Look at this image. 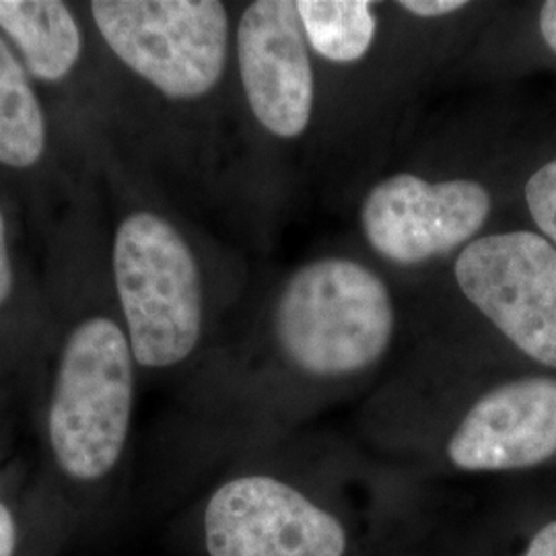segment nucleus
Returning <instances> with one entry per match:
<instances>
[{"instance_id":"1","label":"nucleus","mask_w":556,"mask_h":556,"mask_svg":"<svg viewBox=\"0 0 556 556\" xmlns=\"http://www.w3.org/2000/svg\"><path fill=\"white\" fill-rule=\"evenodd\" d=\"M60 295L43 376V468L36 484L71 538L112 514L132 439L139 367L119 319L105 254Z\"/></svg>"},{"instance_id":"2","label":"nucleus","mask_w":556,"mask_h":556,"mask_svg":"<svg viewBox=\"0 0 556 556\" xmlns=\"http://www.w3.org/2000/svg\"><path fill=\"white\" fill-rule=\"evenodd\" d=\"M105 262L139 374L186 365L204 340L206 285L184 229L153 202L122 190Z\"/></svg>"},{"instance_id":"3","label":"nucleus","mask_w":556,"mask_h":556,"mask_svg":"<svg viewBox=\"0 0 556 556\" xmlns=\"http://www.w3.org/2000/svg\"><path fill=\"white\" fill-rule=\"evenodd\" d=\"M396 326L388 282L346 256L301 264L278 289L270 321L278 355L316 379L369 371L388 355Z\"/></svg>"},{"instance_id":"4","label":"nucleus","mask_w":556,"mask_h":556,"mask_svg":"<svg viewBox=\"0 0 556 556\" xmlns=\"http://www.w3.org/2000/svg\"><path fill=\"white\" fill-rule=\"evenodd\" d=\"M103 59L155 98L197 105L219 91L233 60L231 11L219 0H91Z\"/></svg>"},{"instance_id":"5","label":"nucleus","mask_w":556,"mask_h":556,"mask_svg":"<svg viewBox=\"0 0 556 556\" xmlns=\"http://www.w3.org/2000/svg\"><path fill=\"white\" fill-rule=\"evenodd\" d=\"M454 278L523 355L556 369V248L548 239L532 231L482 236L457 254Z\"/></svg>"},{"instance_id":"6","label":"nucleus","mask_w":556,"mask_h":556,"mask_svg":"<svg viewBox=\"0 0 556 556\" xmlns=\"http://www.w3.org/2000/svg\"><path fill=\"white\" fill-rule=\"evenodd\" d=\"M204 556H346L349 534L334 514L293 484L264 472L220 480L200 511Z\"/></svg>"},{"instance_id":"7","label":"nucleus","mask_w":556,"mask_h":556,"mask_svg":"<svg viewBox=\"0 0 556 556\" xmlns=\"http://www.w3.org/2000/svg\"><path fill=\"white\" fill-rule=\"evenodd\" d=\"M493 211L489 188L475 178L427 179L397 172L365 194L358 225L379 258L415 268L462 252Z\"/></svg>"},{"instance_id":"8","label":"nucleus","mask_w":556,"mask_h":556,"mask_svg":"<svg viewBox=\"0 0 556 556\" xmlns=\"http://www.w3.org/2000/svg\"><path fill=\"white\" fill-rule=\"evenodd\" d=\"M233 62L243 101L277 140L305 137L316 112V68L295 0H254L233 29Z\"/></svg>"},{"instance_id":"9","label":"nucleus","mask_w":556,"mask_h":556,"mask_svg":"<svg viewBox=\"0 0 556 556\" xmlns=\"http://www.w3.org/2000/svg\"><path fill=\"white\" fill-rule=\"evenodd\" d=\"M445 452L462 472L523 470L556 456V378L528 376L484 392Z\"/></svg>"},{"instance_id":"10","label":"nucleus","mask_w":556,"mask_h":556,"mask_svg":"<svg viewBox=\"0 0 556 556\" xmlns=\"http://www.w3.org/2000/svg\"><path fill=\"white\" fill-rule=\"evenodd\" d=\"M0 34L46 100L80 87L101 54L85 7L64 0H0Z\"/></svg>"},{"instance_id":"11","label":"nucleus","mask_w":556,"mask_h":556,"mask_svg":"<svg viewBox=\"0 0 556 556\" xmlns=\"http://www.w3.org/2000/svg\"><path fill=\"white\" fill-rule=\"evenodd\" d=\"M56 147L50 103L0 34V176L23 186L52 178Z\"/></svg>"},{"instance_id":"12","label":"nucleus","mask_w":556,"mask_h":556,"mask_svg":"<svg viewBox=\"0 0 556 556\" xmlns=\"http://www.w3.org/2000/svg\"><path fill=\"white\" fill-rule=\"evenodd\" d=\"M31 293L21 270L15 227L0 194V392L4 381L20 378L25 365L40 355Z\"/></svg>"},{"instance_id":"13","label":"nucleus","mask_w":556,"mask_h":556,"mask_svg":"<svg viewBox=\"0 0 556 556\" xmlns=\"http://www.w3.org/2000/svg\"><path fill=\"white\" fill-rule=\"evenodd\" d=\"M312 54L338 66L358 64L378 40V11L365 0H295Z\"/></svg>"},{"instance_id":"14","label":"nucleus","mask_w":556,"mask_h":556,"mask_svg":"<svg viewBox=\"0 0 556 556\" xmlns=\"http://www.w3.org/2000/svg\"><path fill=\"white\" fill-rule=\"evenodd\" d=\"M68 540L36 482L21 491L0 480V556H56Z\"/></svg>"},{"instance_id":"15","label":"nucleus","mask_w":556,"mask_h":556,"mask_svg":"<svg viewBox=\"0 0 556 556\" xmlns=\"http://www.w3.org/2000/svg\"><path fill=\"white\" fill-rule=\"evenodd\" d=\"M523 197L538 229L556 248V160L544 163L530 176Z\"/></svg>"},{"instance_id":"16","label":"nucleus","mask_w":556,"mask_h":556,"mask_svg":"<svg viewBox=\"0 0 556 556\" xmlns=\"http://www.w3.org/2000/svg\"><path fill=\"white\" fill-rule=\"evenodd\" d=\"M397 9L417 17V20H445L468 9V2L462 0H402Z\"/></svg>"},{"instance_id":"17","label":"nucleus","mask_w":556,"mask_h":556,"mask_svg":"<svg viewBox=\"0 0 556 556\" xmlns=\"http://www.w3.org/2000/svg\"><path fill=\"white\" fill-rule=\"evenodd\" d=\"M523 556H556V521L546 523L536 536L532 538Z\"/></svg>"},{"instance_id":"18","label":"nucleus","mask_w":556,"mask_h":556,"mask_svg":"<svg viewBox=\"0 0 556 556\" xmlns=\"http://www.w3.org/2000/svg\"><path fill=\"white\" fill-rule=\"evenodd\" d=\"M540 34L544 43L556 54V0H548L540 9Z\"/></svg>"}]
</instances>
